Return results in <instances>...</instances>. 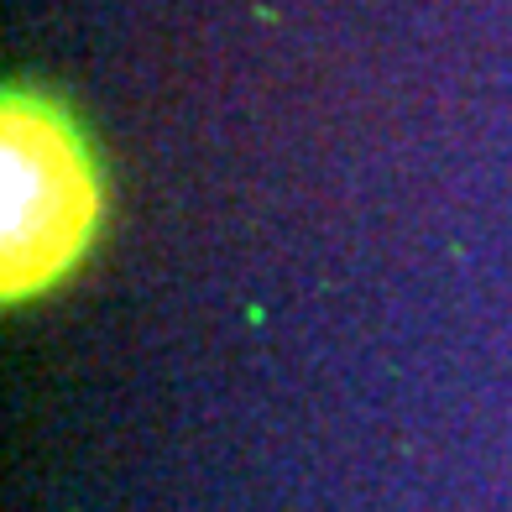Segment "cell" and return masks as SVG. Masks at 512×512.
Returning a JSON list of instances; mask_svg holds the SVG:
<instances>
[{"label": "cell", "instance_id": "obj_1", "mask_svg": "<svg viewBox=\"0 0 512 512\" xmlns=\"http://www.w3.org/2000/svg\"><path fill=\"white\" fill-rule=\"evenodd\" d=\"M100 230V168L68 110L37 89L0 105V293L37 298L79 267Z\"/></svg>", "mask_w": 512, "mask_h": 512}]
</instances>
